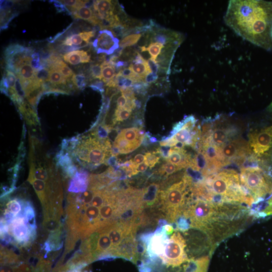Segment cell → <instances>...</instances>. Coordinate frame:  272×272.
Here are the masks:
<instances>
[{
  "mask_svg": "<svg viewBox=\"0 0 272 272\" xmlns=\"http://www.w3.org/2000/svg\"><path fill=\"white\" fill-rule=\"evenodd\" d=\"M224 20L242 38L266 50H272V2L230 1Z\"/></svg>",
  "mask_w": 272,
  "mask_h": 272,
  "instance_id": "obj_1",
  "label": "cell"
},
{
  "mask_svg": "<svg viewBox=\"0 0 272 272\" xmlns=\"http://www.w3.org/2000/svg\"><path fill=\"white\" fill-rule=\"evenodd\" d=\"M192 194L195 198L218 202L256 203L255 199L241 184L238 173L233 169H225L203 177L193 183Z\"/></svg>",
  "mask_w": 272,
  "mask_h": 272,
  "instance_id": "obj_2",
  "label": "cell"
},
{
  "mask_svg": "<svg viewBox=\"0 0 272 272\" xmlns=\"http://www.w3.org/2000/svg\"><path fill=\"white\" fill-rule=\"evenodd\" d=\"M193 183L192 177L184 172L181 178L161 190L159 205L169 223H175L193 199L191 192Z\"/></svg>",
  "mask_w": 272,
  "mask_h": 272,
  "instance_id": "obj_3",
  "label": "cell"
},
{
  "mask_svg": "<svg viewBox=\"0 0 272 272\" xmlns=\"http://www.w3.org/2000/svg\"><path fill=\"white\" fill-rule=\"evenodd\" d=\"M73 144V154L84 165L97 166L107 163L112 155V148L109 139H101L93 133L82 138Z\"/></svg>",
  "mask_w": 272,
  "mask_h": 272,
  "instance_id": "obj_4",
  "label": "cell"
},
{
  "mask_svg": "<svg viewBox=\"0 0 272 272\" xmlns=\"http://www.w3.org/2000/svg\"><path fill=\"white\" fill-rule=\"evenodd\" d=\"M239 178L241 184L256 203L272 194V177L264 169L256 164L242 167Z\"/></svg>",
  "mask_w": 272,
  "mask_h": 272,
  "instance_id": "obj_5",
  "label": "cell"
},
{
  "mask_svg": "<svg viewBox=\"0 0 272 272\" xmlns=\"http://www.w3.org/2000/svg\"><path fill=\"white\" fill-rule=\"evenodd\" d=\"M201 133V127L193 115L185 117L174 127L172 134L161 141V146L184 148L189 146L196 149Z\"/></svg>",
  "mask_w": 272,
  "mask_h": 272,
  "instance_id": "obj_6",
  "label": "cell"
},
{
  "mask_svg": "<svg viewBox=\"0 0 272 272\" xmlns=\"http://www.w3.org/2000/svg\"><path fill=\"white\" fill-rule=\"evenodd\" d=\"M248 145L253 161L263 169L272 164V124L250 132Z\"/></svg>",
  "mask_w": 272,
  "mask_h": 272,
  "instance_id": "obj_7",
  "label": "cell"
},
{
  "mask_svg": "<svg viewBox=\"0 0 272 272\" xmlns=\"http://www.w3.org/2000/svg\"><path fill=\"white\" fill-rule=\"evenodd\" d=\"M186 246L183 237L179 232H175L168 239L163 255L161 258L162 262L167 266L174 267L188 261L185 251Z\"/></svg>",
  "mask_w": 272,
  "mask_h": 272,
  "instance_id": "obj_8",
  "label": "cell"
},
{
  "mask_svg": "<svg viewBox=\"0 0 272 272\" xmlns=\"http://www.w3.org/2000/svg\"><path fill=\"white\" fill-rule=\"evenodd\" d=\"M34 53L31 48L17 43L11 44L4 51L6 69L15 73L24 64L31 63Z\"/></svg>",
  "mask_w": 272,
  "mask_h": 272,
  "instance_id": "obj_9",
  "label": "cell"
},
{
  "mask_svg": "<svg viewBox=\"0 0 272 272\" xmlns=\"http://www.w3.org/2000/svg\"><path fill=\"white\" fill-rule=\"evenodd\" d=\"M8 233L13 237L14 244L18 247L30 245L36 235V232L31 230L22 214L15 217L9 225Z\"/></svg>",
  "mask_w": 272,
  "mask_h": 272,
  "instance_id": "obj_10",
  "label": "cell"
},
{
  "mask_svg": "<svg viewBox=\"0 0 272 272\" xmlns=\"http://www.w3.org/2000/svg\"><path fill=\"white\" fill-rule=\"evenodd\" d=\"M168 238L163 226L157 228L154 233L145 243L147 256L150 258V262L155 261L156 257L160 259L163 255Z\"/></svg>",
  "mask_w": 272,
  "mask_h": 272,
  "instance_id": "obj_11",
  "label": "cell"
},
{
  "mask_svg": "<svg viewBox=\"0 0 272 272\" xmlns=\"http://www.w3.org/2000/svg\"><path fill=\"white\" fill-rule=\"evenodd\" d=\"M93 46L98 54L111 55L119 47V40L111 30L102 29L94 40Z\"/></svg>",
  "mask_w": 272,
  "mask_h": 272,
  "instance_id": "obj_12",
  "label": "cell"
},
{
  "mask_svg": "<svg viewBox=\"0 0 272 272\" xmlns=\"http://www.w3.org/2000/svg\"><path fill=\"white\" fill-rule=\"evenodd\" d=\"M192 157L184 148L175 147H170L168 155L165 159L166 162H170L181 169L188 168L190 164Z\"/></svg>",
  "mask_w": 272,
  "mask_h": 272,
  "instance_id": "obj_13",
  "label": "cell"
},
{
  "mask_svg": "<svg viewBox=\"0 0 272 272\" xmlns=\"http://www.w3.org/2000/svg\"><path fill=\"white\" fill-rule=\"evenodd\" d=\"M95 35L94 31H85L79 34H73L66 37L62 42L61 45L71 47V50L87 46L90 39Z\"/></svg>",
  "mask_w": 272,
  "mask_h": 272,
  "instance_id": "obj_14",
  "label": "cell"
},
{
  "mask_svg": "<svg viewBox=\"0 0 272 272\" xmlns=\"http://www.w3.org/2000/svg\"><path fill=\"white\" fill-rule=\"evenodd\" d=\"M160 185L152 183L142 189V199L144 209L152 208L159 204Z\"/></svg>",
  "mask_w": 272,
  "mask_h": 272,
  "instance_id": "obj_15",
  "label": "cell"
},
{
  "mask_svg": "<svg viewBox=\"0 0 272 272\" xmlns=\"http://www.w3.org/2000/svg\"><path fill=\"white\" fill-rule=\"evenodd\" d=\"M98 230H99L100 234L95 254L96 259L100 258L113 257L112 256V244L106 230L104 228Z\"/></svg>",
  "mask_w": 272,
  "mask_h": 272,
  "instance_id": "obj_16",
  "label": "cell"
},
{
  "mask_svg": "<svg viewBox=\"0 0 272 272\" xmlns=\"http://www.w3.org/2000/svg\"><path fill=\"white\" fill-rule=\"evenodd\" d=\"M89 185V176L86 172L77 171L70 181L68 191L71 193H80L85 191Z\"/></svg>",
  "mask_w": 272,
  "mask_h": 272,
  "instance_id": "obj_17",
  "label": "cell"
},
{
  "mask_svg": "<svg viewBox=\"0 0 272 272\" xmlns=\"http://www.w3.org/2000/svg\"><path fill=\"white\" fill-rule=\"evenodd\" d=\"M118 134L128 142L133 151L140 146L144 139V131L136 127L124 128Z\"/></svg>",
  "mask_w": 272,
  "mask_h": 272,
  "instance_id": "obj_18",
  "label": "cell"
},
{
  "mask_svg": "<svg viewBox=\"0 0 272 272\" xmlns=\"http://www.w3.org/2000/svg\"><path fill=\"white\" fill-rule=\"evenodd\" d=\"M27 180L33 186L43 208H44L49 201L50 193L49 185L44 181L34 178H28Z\"/></svg>",
  "mask_w": 272,
  "mask_h": 272,
  "instance_id": "obj_19",
  "label": "cell"
},
{
  "mask_svg": "<svg viewBox=\"0 0 272 272\" xmlns=\"http://www.w3.org/2000/svg\"><path fill=\"white\" fill-rule=\"evenodd\" d=\"M114 6L111 1H95L93 6V11L99 19H103L114 14Z\"/></svg>",
  "mask_w": 272,
  "mask_h": 272,
  "instance_id": "obj_20",
  "label": "cell"
},
{
  "mask_svg": "<svg viewBox=\"0 0 272 272\" xmlns=\"http://www.w3.org/2000/svg\"><path fill=\"white\" fill-rule=\"evenodd\" d=\"M71 15L75 19H81L97 25L99 19L90 8L83 6L77 8H71Z\"/></svg>",
  "mask_w": 272,
  "mask_h": 272,
  "instance_id": "obj_21",
  "label": "cell"
},
{
  "mask_svg": "<svg viewBox=\"0 0 272 272\" xmlns=\"http://www.w3.org/2000/svg\"><path fill=\"white\" fill-rule=\"evenodd\" d=\"M63 60L72 65H77L81 63H87L91 60V55L83 50H75L64 54Z\"/></svg>",
  "mask_w": 272,
  "mask_h": 272,
  "instance_id": "obj_22",
  "label": "cell"
},
{
  "mask_svg": "<svg viewBox=\"0 0 272 272\" xmlns=\"http://www.w3.org/2000/svg\"><path fill=\"white\" fill-rule=\"evenodd\" d=\"M19 111L24 117L28 124L36 125L39 122L36 110L29 104L24 101L18 105Z\"/></svg>",
  "mask_w": 272,
  "mask_h": 272,
  "instance_id": "obj_23",
  "label": "cell"
},
{
  "mask_svg": "<svg viewBox=\"0 0 272 272\" xmlns=\"http://www.w3.org/2000/svg\"><path fill=\"white\" fill-rule=\"evenodd\" d=\"M209 262L208 256H203L196 260L188 261L185 270L186 272H207Z\"/></svg>",
  "mask_w": 272,
  "mask_h": 272,
  "instance_id": "obj_24",
  "label": "cell"
},
{
  "mask_svg": "<svg viewBox=\"0 0 272 272\" xmlns=\"http://www.w3.org/2000/svg\"><path fill=\"white\" fill-rule=\"evenodd\" d=\"M36 72L37 70L31 65V63H28L21 66L16 75L21 81H32L36 79Z\"/></svg>",
  "mask_w": 272,
  "mask_h": 272,
  "instance_id": "obj_25",
  "label": "cell"
},
{
  "mask_svg": "<svg viewBox=\"0 0 272 272\" xmlns=\"http://www.w3.org/2000/svg\"><path fill=\"white\" fill-rule=\"evenodd\" d=\"M48 69H53L58 71L68 80H71L72 77L75 74L68 65L62 61L61 58L52 62L49 65Z\"/></svg>",
  "mask_w": 272,
  "mask_h": 272,
  "instance_id": "obj_26",
  "label": "cell"
},
{
  "mask_svg": "<svg viewBox=\"0 0 272 272\" xmlns=\"http://www.w3.org/2000/svg\"><path fill=\"white\" fill-rule=\"evenodd\" d=\"M128 67L136 75L144 78L152 73L147 60L140 63H131Z\"/></svg>",
  "mask_w": 272,
  "mask_h": 272,
  "instance_id": "obj_27",
  "label": "cell"
},
{
  "mask_svg": "<svg viewBox=\"0 0 272 272\" xmlns=\"http://www.w3.org/2000/svg\"><path fill=\"white\" fill-rule=\"evenodd\" d=\"M102 81L107 83L112 79L115 75V68L110 62L103 61L101 63Z\"/></svg>",
  "mask_w": 272,
  "mask_h": 272,
  "instance_id": "obj_28",
  "label": "cell"
},
{
  "mask_svg": "<svg viewBox=\"0 0 272 272\" xmlns=\"http://www.w3.org/2000/svg\"><path fill=\"white\" fill-rule=\"evenodd\" d=\"M22 201L18 198H14L10 199L6 203V209L5 210L12 214L16 217L19 213H22L23 205Z\"/></svg>",
  "mask_w": 272,
  "mask_h": 272,
  "instance_id": "obj_29",
  "label": "cell"
},
{
  "mask_svg": "<svg viewBox=\"0 0 272 272\" xmlns=\"http://www.w3.org/2000/svg\"><path fill=\"white\" fill-rule=\"evenodd\" d=\"M181 170V169L180 168L170 162H166L165 164H163L161 166L157 173L160 176L167 177Z\"/></svg>",
  "mask_w": 272,
  "mask_h": 272,
  "instance_id": "obj_30",
  "label": "cell"
},
{
  "mask_svg": "<svg viewBox=\"0 0 272 272\" xmlns=\"http://www.w3.org/2000/svg\"><path fill=\"white\" fill-rule=\"evenodd\" d=\"M132 110L126 108H117L114 113L113 125L127 119L131 115Z\"/></svg>",
  "mask_w": 272,
  "mask_h": 272,
  "instance_id": "obj_31",
  "label": "cell"
},
{
  "mask_svg": "<svg viewBox=\"0 0 272 272\" xmlns=\"http://www.w3.org/2000/svg\"><path fill=\"white\" fill-rule=\"evenodd\" d=\"M142 35L141 33L129 34L123 37L119 42V47L124 48L135 44L140 39Z\"/></svg>",
  "mask_w": 272,
  "mask_h": 272,
  "instance_id": "obj_32",
  "label": "cell"
},
{
  "mask_svg": "<svg viewBox=\"0 0 272 272\" xmlns=\"http://www.w3.org/2000/svg\"><path fill=\"white\" fill-rule=\"evenodd\" d=\"M74 86L80 90L84 89L87 85V78L84 74H74L71 79Z\"/></svg>",
  "mask_w": 272,
  "mask_h": 272,
  "instance_id": "obj_33",
  "label": "cell"
},
{
  "mask_svg": "<svg viewBox=\"0 0 272 272\" xmlns=\"http://www.w3.org/2000/svg\"><path fill=\"white\" fill-rule=\"evenodd\" d=\"M163 47L164 46L160 43L152 42L147 47V51L150 53L151 58L156 61L158 55L161 53Z\"/></svg>",
  "mask_w": 272,
  "mask_h": 272,
  "instance_id": "obj_34",
  "label": "cell"
},
{
  "mask_svg": "<svg viewBox=\"0 0 272 272\" xmlns=\"http://www.w3.org/2000/svg\"><path fill=\"white\" fill-rule=\"evenodd\" d=\"M155 152H147L145 155V162L147 164L150 168H152L159 162L160 156Z\"/></svg>",
  "mask_w": 272,
  "mask_h": 272,
  "instance_id": "obj_35",
  "label": "cell"
},
{
  "mask_svg": "<svg viewBox=\"0 0 272 272\" xmlns=\"http://www.w3.org/2000/svg\"><path fill=\"white\" fill-rule=\"evenodd\" d=\"M90 75L94 79H102L101 64L94 63L90 66Z\"/></svg>",
  "mask_w": 272,
  "mask_h": 272,
  "instance_id": "obj_36",
  "label": "cell"
},
{
  "mask_svg": "<svg viewBox=\"0 0 272 272\" xmlns=\"http://www.w3.org/2000/svg\"><path fill=\"white\" fill-rule=\"evenodd\" d=\"M111 31L116 37H124L125 33L128 30L127 27L122 24H119L111 28Z\"/></svg>",
  "mask_w": 272,
  "mask_h": 272,
  "instance_id": "obj_37",
  "label": "cell"
},
{
  "mask_svg": "<svg viewBox=\"0 0 272 272\" xmlns=\"http://www.w3.org/2000/svg\"><path fill=\"white\" fill-rule=\"evenodd\" d=\"M49 78V69L47 67H42L37 70L36 79L43 83L48 81Z\"/></svg>",
  "mask_w": 272,
  "mask_h": 272,
  "instance_id": "obj_38",
  "label": "cell"
},
{
  "mask_svg": "<svg viewBox=\"0 0 272 272\" xmlns=\"http://www.w3.org/2000/svg\"><path fill=\"white\" fill-rule=\"evenodd\" d=\"M258 214L260 216L272 215V194L269 197L264 207Z\"/></svg>",
  "mask_w": 272,
  "mask_h": 272,
  "instance_id": "obj_39",
  "label": "cell"
},
{
  "mask_svg": "<svg viewBox=\"0 0 272 272\" xmlns=\"http://www.w3.org/2000/svg\"><path fill=\"white\" fill-rule=\"evenodd\" d=\"M60 1L65 6L70 7L71 8H77L81 6H85L87 2L86 1H84L78 0H65Z\"/></svg>",
  "mask_w": 272,
  "mask_h": 272,
  "instance_id": "obj_40",
  "label": "cell"
},
{
  "mask_svg": "<svg viewBox=\"0 0 272 272\" xmlns=\"http://www.w3.org/2000/svg\"><path fill=\"white\" fill-rule=\"evenodd\" d=\"M31 65L36 70H38L43 66L41 65L40 55L37 52H34L31 55Z\"/></svg>",
  "mask_w": 272,
  "mask_h": 272,
  "instance_id": "obj_41",
  "label": "cell"
},
{
  "mask_svg": "<svg viewBox=\"0 0 272 272\" xmlns=\"http://www.w3.org/2000/svg\"><path fill=\"white\" fill-rule=\"evenodd\" d=\"M50 2L53 4L57 12H65L66 14L71 15V12L66 8L65 5L61 2L60 1H50Z\"/></svg>",
  "mask_w": 272,
  "mask_h": 272,
  "instance_id": "obj_42",
  "label": "cell"
},
{
  "mask_svg": "<svg viewBox=\"0 0 272 272\" xmlns=\"http://www.w3.org/2000/svg\"><path fill=\"white\" fill-rule=\"evenodd\" d=\"M121 94L123 95L127 100H132L135 99L134 91L132 88H126L120 89Z\"/></svg>",
  "mask_w": 272,
  "mask_h": 272,
  "instance_id": "obj_43",
  "label": "cell"
},
{
  "mask_svg": "<svg viewBox=\"0 0 272 272\" xmlns=\"http://www.w3.org/2000/svg\"><path fill=\"white\" fill-rule=\"evenodd\" d=\"M104 83L103 81L97 80L91 83L89 86L93 90L102 93L104 91Z\"/></svg>",
  "mask_w": 272,
  "mask_h": 272,
  "instance_id": "obj_44",
  "label": "cell"
},
{
  "mask_svg": "<svg viewBox=\"0 0 272 272\" xmlns=\"http://www.w3.org/2000/svg\"><path fill=\"white\" fill-rule=\"evenodd\" d=\"M120 74L125 78H129L132 79L135 78L137 76L129 67L123 68L119 72Z\"/></svg>",
  "mask_w": 272,
  "mask_h": 272,
  "instance_id": "obj_45",
  "label": "cell"
},
{
  "mask_svg": "<svg viewBox=\"0 0 272 272\" xmlns=\"http://www.w3.org/2000/svg\"><path fill=\"white\" fill-rule=\"evenodd\" d=\"M147 61L151 70L152 73L157 74L159 70V66L158 63L151 58L148 59Z\"/></svg>",
  "mask_w": 272,
  "mask_h": 272,
  "instance_id": "obj_46",
  "label": "cell"
},
{
  "mask_svg": "<svg viewBox=\"0 0 272 272\" xmlns=\"http://www.w3.org/2000/svg\"><path fill=\"white\" fill-rule=\"evenodd\" d=\"M127 100L122 95L119 96L117 100V108H125L127 104Z\"/></svg>",
  "mask_w": 272,
  "mask_h": 272,
  "instance_id": "obj_47",
  "label": "cell"
},
{
  "mask_svg": "<svg viewBox=\"0 0 272 272\" xmlns=\"http://www.w3.org/2000/svg\"><path fill=\"white\" fill-rule=\"evenodd\" d=\"M158 76L157 74L151 73L146 76L145 79V81L147 84H151L155 82L158 79Z\"/></svg>",
  "mask_w": 272,
  "mask_h": 272,
  "instance_id": "obj_48",
  "label": "cell"
},
{
  "mask_svg": "<svg viewBox=\"0 0 272 272\" xmlns=\"http://www.w3.org/2000/svg\"><path fill=\"white\" fill-rule=\"evenodd\" d=\"M131 160L134 164L138 165L145 161V155L142 154H138Z\"/></svg>",
  "mask_w": 272,
  "mask_h": 272,
  "instance_id": "obj_49",
  "label": "cell"
},
{
  "mask_svg": "<svg viewBox=\"0 0 272 272\" xmlns=\"http://www.w3.org/2000/svg\"><path fill=\"white\" fill-rule=\"evenodd\" d=\"M120 89L118 87H107L106 94L107 96H110L111 98L116 94L118 93Z\"/></svg>",
  "mask_w": 272,
  "mask_h": 272,
  "instance_id": "obj_50",
  "label": "cell"
},
{
  "mask_svg": "<svg viewBox=\"0 0 272 272\" xmlns=\"http://www.w3.org/2000/svg\"><path fill=\"white\" fill-rule=\"evenodd\" d=\"M85 266H78L75 268L60 271L59 272H90L86 269H84Z\"/></svg>",
  "mask_w": 272,
  "mask_h": 272,
  "instance_id": "obj_51",
  "label": "cell"
},
{
  "mask_svg": "<svg viewBox=\"0 0 272 272\" xmlns=\"http://www.w3.org/2000/svg\"><path fill=\"white\" fill-rule=\"evenodd\" d=\"M148 166L147 164L145 162H143L137 166V170L138 171V173L139 172H145L148 168Z\"/></svg>",
  "mask_w": 272,
  "mask_h": 272,
  "instance_id": "obj_52",
  "label": "cell"
},
{
  "mask_svg": "<svg viewBox=\"0 0 272 272\" xmlns=\"http://www.w3.org/2000/svg\"><path fill=\"white\" fill-rule=\"evenodd\" d=\"M163 228L167 235L172 233L174 230L173 226L170 224H166L163 226Z\"/></svg>",
  "mask_w": 272,
  "mask_h": 272,
  "instance_id": "obj_53",
  "label": "cell"
},
{
  "mask_svg": "<svg viewBox=\"0 0 272 272\" xmlns=\"http://www.w3.org/2000/svg\"><path fill=\"white\" fill-rule=\"evenodd\" d=\"M267 110L269 111H272V102L267 107Z\"/></svg>",
  "mask_w": 272,
  "mask_h": 272,
  "instance_id": "obj_54",
  "label": "cell"
}]
</instances>
